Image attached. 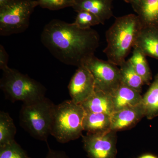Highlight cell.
Masks as SVG:
<instances>
[{
    "label": "cell",
    "instance_id": "obj_20",
    "mask_svg": "<svg viewBox=\"0 0 158 158\" xmlns=\"http://www.w3.org/2000/svg\"><path fill=\"white\" fill-rule=\"evenodd\" d=\"M16 127L9 113L0 112V146L15 141Z\"/></svg>",
    "mask_w": 158,
    "mask_h": 158
},
{
    "label": "cell",
    "instance_id": "obj_23",
    "mask_svg": "<svg viewBox=\"0 0 158 158\" xmlns=\"http://www.w3.org/2000/svg\"><path fill=\"white\" fill-rule=\"evenodd\" d=\"M39 6L43 9L55 11L67 7H73L74 0H38Z\"/></svg>",
    "mask_w": 158,
    "mask_h": 158
},
{
    "label": "cell",
    "instance_id": "obj_28",
    "mask_svg": "<svg viewBox=\"0 0 158 158\" xmlns=\"http://www.w3.org/2000/svg\"><path fill=\"white\" fill-rule=\"evenodd\" d=\"M8 1H9V0H0V6H2L3 4H5Z\"/></svg>",
    "mask_w": 158,
    "mask_h": 158
},
{
    "label": "cell",
    "instance_id": "obj_15",
    "mask_svg": "<svg viewBox=\"0 0 158 158\" xmlns=\"http://www.w3.org/2000/svg\"><path fill=\"white\" fill-rule=\"evenodd\" d=\"M133 8L142 27H158V0H140Z\"/></svg>",
    "mask_w": 158,
    "mask_h": 158
},
{
    "label": "cell",
    "instance_id": "obj_13",
    "mask_svg": "<svg viewBox=\"0 0 158 158\" xmlns=\"http://www.w3.org/2000/svg\"><path fill=\"white\" fill-rule=\"evenodd\" d=\"M114 112L141 105L142 96L137 90L122 84L111 94Z\"/></svg>",
    "mask_w": 158,
    "mask_h": 158
},
{
    "label": "cell",
    "instance_id": "obj_26",
    "mask_svg": "<svg viewBox=\"0 0 158 158\" xmlns=\"http://www.w3.org/2000/svg\"><path fill=\"white\" fill-rule=\"evenodd\" d=\"M138 158H158L156 157V156L152 155L151 154H146L144 155L140 156V157Z\"/></svg>",
    "mask_w": 158,
    "mask_h": 158
},
{
    "label": "cell",
    "instance_id": "obj_11",
    "mask_svg": "<svg viewBox=\"0 0 158 158\" xmlns=\"http://www.w3.org/2000/svg\"><path fill=\"white\" fill-rule=\"evenodd\" d=\"M72 8L77 12L88 11L98 18L101 24L113 16V0H74Z\"/></svg>",
    "mask_w": 158,
    "mask_h": 158
},
{
    "label": "cell",
    "instance_id": "obj_24",
    "mask_svg": "<svg viewBox=\"0 0 158 158\" xmlns=\"http://www.w3.org/2000/svg\"><path fill=\"white\" fill-rule=\"evenodd\" d=\"M9 56L2 45H0V69L2 70L9 68L8 63Z\"/></svg>",
    "mask_w": 158,
    "mask_h": 158
},
{
    "label": "cell",
    "instance_id": "obj_18",
    "mask_svg": "<svg viewBox=\"0 0 158 158\" xmlns=\"http://www.w3.org/2000/svg\"><path fill=\"white\" fill-rule=\"evenodd\" d=\"M119 67L122 84L141 93L142 86L145 84L129 59L123 62Z\"/></svg>",
    "mask_w": 158,
    "mask_h": 158
},
{
    "label": "cell",
    "instance_id": "obj_17",
    "mask_svg": "<svg viewBox=\"0 0 158 158\" xmlns=\"http://www.w3.org/2000/svg\"><path fill=\"white\" fill-rule=\"evenodd\" d=\"M141 105L144 116L148 119L158 116V73L147 92L142 96Z\"/></svg>",
    "mask_w": 158,
    "mask_h": 158
},
{
    "label": "cell",
    "instance_id": "obj_2",
    "mask_svg": "<svg viewBox=\"0 0 158 158\" xmlns=\"http://www.w3.org/2000/svg\"><path fill=\"white\" fill-rule=\"evenodd\" d=\"M142 26L137 15L116 18L106 33L107 46L103 52L108 61L120 66L134 48Z\"/></svg>",
    "mask_w": 158,
    "mask_h": 158
},
{
    "label": "cell",
    "instance_id": "obj_14",
    "mask_svg": "<svg viewBox=\"0 0 158 158\" xmlns=\"http://www.w3.org/2000/svg\"><path fill=\"white\" fill-rule=\"evenodd\" d=\"M81 105L86 112L104 113L110 116L114 112L111 94L96 89Z\"/></svg>",
    "mask_w": 158,
    "mask_h": 158
},
{
    "label": "cell",
    "instance_id": "obj_16",
    "mask_svg": "<svg viewBox=\"0 0 158 158\" xmlns=\"http://www.w3.org/2000/svg\"><path fill=\"white\" fill-rule=\"evenodd\" d=\"M84 131L87 134H101L111 130V116L85 111L83 121Z\"/></svg>",
    "mask_w": 158,
    "mask_h": 158
},
{
    "label": "cell",
    "instance_id": "obj_4",
    "mask_svg": "<svg viewBox=\"0 0 158 158\" xmlns=\"http://www.w3.org/2000/svg\"><path fill=\"white\" fill-rule=\"evenodd\" d=\"M55 106L45 97L23 103L19 113L20 125L33 138L47 143Z\"/></svg>",
    "mask_w": 158,
    "mask_h": 158
},
{
    "label": "cell",
    "instance_id": "obj_12",
    "mask_svg": "<svg viewBox=\"0 0 158 158\" xmlns=\"http://www.w3.org/2000/svg\"><path fill=\"white\" fill-rule=\"evenodd\" d=\"M135 47L140 49L145 56L158 59V27H142Z\"/></svg>",
    "mask_w": 158,
    "mask_h": 158
},
{
    "label": "cell",
    "instance_id": "obj_25",
    "mask_svg": "<svg viewBox=\"0 0 158 158\" xmlns=\"http://www.w3.org/2000/svg\"><path fill=\"white\" fill-rule=\"evenodd\" d=\"M48 150L45 158H69L65 152L51 149L48 144Z\"/></svg>",
    "mask_w": 158,
    "mask_h": 158
},
{
    "label": "cell",
    "instance_id": "obj_10",
    "mask_svg": "<svg viewBox=\"0 0 158 158\" xmlns=\"http://www.w3.org/2000/svg\"><path fill=\"white\" fill-rule=\"evenodd\" d=\"M144 117V109L141 104L114 112L111 116V130L117 132L130 129Z\"/></svg>",
    "mask_w": 158,
    "mask_h": 158
},
{
    "label": "cell",
    "instance_id": "obj_9",
    "mask_svg": "<svg viewBox=\"0 0 158 158\" xmlns=\"http://www.w3.org/2000/svg\"><path fill=\"white\" fill-rule=\"evenodd\" d=\"M95 88L94 78L89 69L85 65L78 67L68 85L72 100L81 104L92 95Z\"/></svg>",
    "mask_w": 158,
    "mask_h": 158
},
{
    "label": "cell",
    "instance_id": "obj_1",
    "mask_svg": "<svg viewBox=\"0 0 158 158\" xmlns=\"http://www.w3.org/2000/svg\"><path fill=\"white\" fill-rule=\"evenodd\" d=\"M40 39L50 52L60 62L78 67L94 56L100 37L93 29L83 30L73 23L55 19L44 26Z\"/></svg>",
    "mask_w": 158,
    "mask_h": 158
},
{
    "label": "cell",
    "instance_id": "obj_21",
    "mask_svg": "<svg viewBox=\"0 0 158 158\" xmlns=\"http://www.w3.org/2000/svg\"><path fill=\"white\" fill-rule=\"evenodd\" d=\"M0 158H31L15 141L0 146Z\"/></svg>",
    "mask_w": 158,
    "mask_h": 158
},
{
    "label": "cell",
    "instance_id": "obj_29",
    "mask_svg": "<svg viewBox=\"0 0 158 158\" xmlns=\"http://www.w3.org/2000/svg\"><path fill=\"white\" fill-rule=\"evenodd\" d=\"M123 1H124L125 2L131 4L132 1V0H123Z\"/></svg>",
    "mask_w": 158,
    "mask_h": 158
},
{
    "label": "cell",
    "instance_id": "obj_6",
    "mask_svg": "<svg viewBox=\"0 0 158 158\" xmlns=\"http://www.w3.org/2000/svg\"><path fill=\"white\" fill-rule=\"evenodd\" d=\"M38 0H9L0 6V35L8 36L24 32L28 28Z\"/></svg>",
    "mask_w": 158,
    "mask_h": 158
},
{
    "label": "cell",
    "instance_id": "obj_5",
    "mask_svg": "<svg viewBox=\"0 0 158 158\" xmlns=\"http://www.w3.org/2000/svg\"><path fill=\"white\" fill-rule=\"evenodd\" d=\"M0 88L12 102H28L45 97V87L39 82L10 68L3 71Z\"/></svg>",
    "mask_w": 158,
    "mask_h": 158
},
{
    "label": "cell",
    "instance_id": "obj_3",
    "mask_svg": "<svg viewBox=\"0 0 158 158\" xmlns=\"http://www.w3.org/2000/svg\"><path fill=\"white\" fill-rule=\"evenodd\" d=\"M85 113L82 105L71 99L56 105L51 135L62 144L78 139L84 131L83 121Z\"/></svg>",
    "mask_w": 158,
    "mask_h": 158
},
{
    "label": "cell",
    "instance_id": "obj_22",
    "mask_svg": "<svg viewBox=\"0 0 158 158\" xmlns=\"http://www.w3.org/2000/svg\"><path fill=\"white\" fill-rule=\"evenodd\" d=\"M79 28L86 30L91 28L92 26L101 24L98 18L95 15L85 11L77 12L75 21L73 23Z\"/></svg>",
    "mask_w": 158,
    "mask_h": 158
},
{
    "label": "cell",
    "instance_id": "obj_27",
    "mask_svg": "<svg viewBox=\"0 0 158 158\" xmlns=\"http://www.w3.org/2000/svg\"><path fill=\"white\" fill-rule=\"evenodd\" d=\"M139 1H140V0H132L131 4L132 5V7L135 6L136 4L139 2Z\"/></svg>",
    "mask_w": 158,
    "mask_h": 158
},
{
    "label": "cell",
    "instance_id": "obj_8",
    "mask_svg": "<svg viewBox=\"0 0 158 158\" xmlns=\"http://www.w3.org/2000/svg\"><path fill=\"white\" fill-rule=\"evenodd\" d=\"M84 148L89 158H116L117 155L116 132L87 134L82 138Z\"/></svg>",
    "mask_w": 158,
    "mask_h": 158
},
{
    "label": "cell",
    "instance_id": "obj_19",
    "mask_svg": "<svg viewBox=\"0 0 158 158\" xmlns=\"http://www.w3.org/2000/svg\"><path fill=\"white\" fill-rule=\"evenodd\" d=\"M134 48L132 56L129 59L135 70L141 76L145 85H148L152 80V75L146 56L138 48Z\"/></svg>",
    "mask_w": 158,
    "mask_h": 158
},
{
    "label": "cell",
    "instance_id": "obj_7",
    "mask_svg": "<svg viewBox=\"0 0 158 158\" xmlns=\"http://www.w3.org/2000/svg\"><path fill=\"white\" fill-rule=\"evenodd\" d=\"M84 65L93 75L96 90L112 94L121 85L119 68L108 60L104 61L94 56Z\"/></svg>",
    "mask_w": 158,
    "mask_h": 158
}]
</instances>
